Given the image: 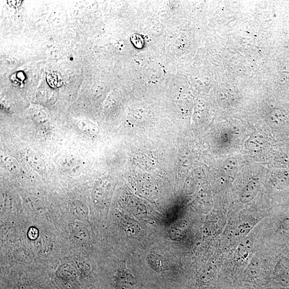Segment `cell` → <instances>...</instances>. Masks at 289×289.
Masks as SVG:
<instances>
[{
	"mask_svg": "<svg viewBox=\"0 0 289 289\" xmlns=\"http://www.w3.org/2000/svg\"><path fill=\"white\" fill-rule=\"evenodd\" d=\"M12 280L19 289H58L50 278L35 274L14 276Z\"/></svg>",
	"mask_w": 289,
	"mask_h": 289,
	"instance_id": "obj_1",
	"label": "cell"
},
{
	"mask_svg": "<svg viewBox=\"0 0 289 289\" xmlns=\"http://www.w3.org/2000/svg\"><path fill=\"white\" fill-rule=\"evenodd\" d=\"M23 157L33 170L40 174L45 173L46 164L37 153L31 150H26L23 152Z\"/></svg>",
	"mask_w": 289,
	"mask_h": 289,
	"instance_id": "obj_2",
	"label": "cell"
},
{
	"mask_svg": "<svg viewBox=\"0 0 289 289\" xmlns=\"http://www.w3.org/2000/svg\"><path fill=\"white\" fill-rule=\"evenodd\" d=\"M63 168L68 175L71 176H77L82 173L83 166L82 163L76 158H69L64 161Z\"/></svg>",
	"mask_w": 289,
	"mask_h": 289,
	"instance_id": "obj_3",
	"label": "cell"
},
{
	"mask_svg": "<svg viewBox=\"0 0 289 289\" xmlns=\"http://www.w3.org/2000/svg\"><path fill=\"white\" fill-rule=\"evenodd\" d=\"M148 262L151 268L158 273H163L168 269L165 260L158 254L153 253L148 256Z\"/></svg>",
	"mask_w": 289,
	"mask_h": 289,
	"instance_id": "obj_4",
	"label": "cell"
},
{
	"mask_svg": "<svg viewBox=\"0 0 289 289\" xmlns=\"http://www.w3.org/2000/svg\"><path fill=\"white\" fill-rule=\"evenodd\" d=\"M260 184L257 181H252L243 188L240 195V201L243 203H247L251 201L257 195Z\"/></svg>",
	"mask_w": 289,
	"mask_h": 289,
	"instance_id": "obj_5",
	"label": "cell"
},
{
	"mask_svg": "<svg viewBox=\"0 0 289 289\" xmlns=\"http://www.w3.org/2000/svg\"><path fill=\"white\" fill-rule=\"evenodd\" d=\"M1 160L4 167L9 173L14 175L20 174L21 170L19 164L15 158L8 155H3Z\"/></svg>",
	"mask_w": 289,
	"mask_h": 289,
	"instance_id": "obj_6",
	"label": "cell"
},
{
	"mask_svg": "<svg viewBox=\"0 0 289 289\" xmlns=\"http://www.w3.org/2000/svg\"><path fill=\"white\" fill-rule=\"evenodd\" d=\"M32 118L36 123L43 128L50 126V120L47 114L40 109H35L31 114Z\"/></svg>",
	"mask_w": 289,
	"mask_h": 289,
	"instance_id": "obj_7",
	"label": "cell"
},
{
	"mask_svg": "<svg viewBox=\"0 0 289 289\" xmlns=\"http://www.w3.org/2000/svg\"><path fill=\"white\" fill-rule=\"evenodd\" d=\"M276 275L278 281L282 285H289V269L287 266H278Z\"/></svg>",
	"mask_w": 289,
	"mask_h": 289,
	"instance_id": "obj_8",
	"label": "cell"
},
{
	"mask_svg": "<svg viewBox=\"0 0 289 289\" xmlns=\"http://www.w3.org/2000/svg\"><path fill=\"white\" fill-rule=\"evenodd\" d=\"M77 127L81 131L88 133V134H95L98 132V128L94 125L85 120H82L78 122Z\"/></svg>",
	"mask_w": 289,
	"mask_h": 289,
	"instance_id": "obj_9",
	"label": "cell"
},
{
	"mask_svg": "<svg viewBox=\"0 0 289 289\" xmlns=\"http://www.w3.org/2000/svg\"><path fill=\"white\" fill-rule=\"evenodd\" d=\"M47 81L53 87H59L62 84V79L60 76L55 73L50 74L47 76Z\"/></svg>",
	"mask_w": 289,
	"mask_h": 289,
	"instance_id": "obj_10",
	"label": "cell"
},
{
	"mask_svg": "<svg viewBox=\"0 0 289 289\" xmlns=\"http://www.w3.org/2000/svg\"><path fill=\"white\" fill-rule=\"evenodd\" d=\"M1 289H19L15 282L11 278L3 277L2 279Z\"/></svg>",
	"mask_w": 289,
	"mask_h": 289,
	"instance_id": "obj_11",
	"label": "cell"
},
{
	"mask_svg": "<svg viewBox=\"0 0 289 289\" xmlns=\"http://www.w3.org/2000/svg\"><path fill=\"white\" fill-rule=\"evenodd\" d=\"M21 2L20 1H8V4H10L11 5L13 6H18L20 5Z\"/></svg>",
	"mask_w": 289,
	"mask_h": 289,
	"instance_id": "obj_12",
	"label": "cell"
},
{
	"mask_svg": "<svg viewBox=\"0 0 289 289\" xmlns=\"http://www.w3.org/2000/svg\"><path fill=\"white\" fill-rule=\"evenodd\" d=\"M288 168H289V164H288Z\"/></svg>",
	"mask_w": 289,
	"mask_h": 289,
	"instance_id": "obj_13",
	"label": "cell"
}]
</instances>
